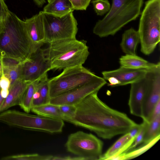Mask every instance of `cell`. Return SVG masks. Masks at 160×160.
<instances>
[{
  "label": "cell",
  "instance_id": "cell-1",
  "mask_svg": "<svg viewBox=\"0 0 160 160\" xmlns=\"http://www.w3.org/2000/svg\"><path fill=\"white\" fill-rule=\"evenodd\" d=\"M92 93L75 105L72 124L89 130L106 139L125 134L137 124L126 114L112 108Z\"/></svg>",
  "mask_w": 160,
  "mask_h": 160
},
{
  "label": "cell",
  "instance_id": "cell-2",
  "mask_svg": "<svg viewBox=\"0 0 160 160\" xmlns=\"http://www.w3.org/2000/svg\"><path fill=\"white\" fill-rule=\"evenodd\" d=\"M37 48L29 35L24 21L10 11L3 21L0 33L2 54L22 62Z\"/></svg>",
  "mask_w": 160,
  "mask_h": 160
},
{
  "label": "cell",
  "instance_id": "cell-3",
  "mask_svg": "<svg viewBox=\"0 0 160 160\" xmlns=\"http://www.w3.org/2000/svg\"><path fill=\"white\" fill-rule=\"evenodd\" d=\"M48 44L44 51L50 70L82 65L89 54L87 41L84 40L64 39Z\"/></svg>",
  "mask_w": 160,
  "mask_h": 160
},
{
  "label": "cell",
  "instance_id": "cell-4",
  "mask_svg": "<svg viewBox=\"0 0 160 160\" xmlns=\"http://www.w3.org/2000/svg\"><path fill=\"white\" fill-rule=\"evenodd\" d=\"M143 0H112L109 12L98 20L93 32L100 38L113 36L141 13Z\"/></svg>",
  "mask_w": 160,
  "mask_h": 160
},
{
  "label": "cell",
  "instance_id": "cell-5",
  "mask_svg": "<svg viewBox=\"0 0 160 160\" xmlns=\"http://www.w3.org/2000/svg\"><path fill=\"white\" fill-rule=\"evenodd\" d=\"M141 51L144 55L152 53L160 40V0H148L142 12L138 31Z\"/></svg>",
  "mask_w": 160,
  "mask_h": 160
},
{
  "label": "cell",
  "instance_id": "cell-6",
  "mask_svg": "<svg viewBox=\"0 0 160 160\" xmlns=\"http://www.w3.org/2000/svg\"><path fill=\"white\" fill-rule=\"evenodd\" d=\"M0 122L10 126L50 134L61 132L64 125L62 120L15 110H7L0 113Z\"/></svg>",
  "mask_w": 160,
  "mask_h": 160
},
{
  "label": "cell",
  "instance_id": "cell-7",
  "mask_svg": "<svg viewBox=\"0 0 160 160\" xmlns=\"http://www.w3.org/2000/svg\"><path fill=\"white\" fill-rule=\"evenodd\" d=\"M96 76L82 65L65 69L58 75L49 79L50 98H53L83 85Z\"/></svg>",
  "mask_w": 160,
  "mask_h": 160
},
{
  "label": "cell",
  "instance_id": "cell-8",
  "mask_svg": "<svg viewBox=\"0 0 160 160\" xmlns=\"http://www.w3.org/2000/svg\"><path fill=\"white\" fill-rule=\"evenodd\" d=\"M43 22L45 43L76 38L78 28L73 12L58 16L40 11Z\"/></svg>",
  "mask_w": 160,
  "mask_h": 160
},
{
  "label": "cell",
  "instance_id": "cell-9",
  "mask_svg": "<svg viewBox=\"0 0 160 160\" xmlns=\"http://www.w3.org/2000/svg\"><path fill=\"white\" fill-rule=\"evenodd\" d=\"M65 146L68 152L84 160H100L102 142L91 133L79 131L70 134Z\"/></svg>",
  "mask_w": 160,
  "mask_h": 160
},
{
  "label": "cell",
  "instance_id": "cell-10",
  "mask_svg": "<svg viewBox=\"0 0 160 160\" xmlns=\"http://www.w3.org/2000/svg\"><path fill=\"white\" fill-rule=\"evenodd\" d=\"M50 70L44 49L39 48L21 63L20 79L29 82H33L42 78Z\"/></svg>",
  "mask_w": 160,
  "mask_h": 160
},
{
  "label": "cell",
  "instance_id": "cell-11",
  "mask_svg": "<svg viewBox=\"0 0 160 160\" xmlns=\"http://www.w3.org/2000/svg\"><path fill=\"white\" fill-rule=\"evenodd\" d=\"M107 83L103 78L97 76L83 85L50 98L49 103L58 106L64 104L75 105L89 94L98 92Z\"/></svg>",
  "mask_w": 160,
  "mask_h": 160
},
{
  "label": "cell",
  "instance_id": "cell-12",
  "mask_svg": "<svg viewBox=\"0 0 160 160\" xmlns=\"http://www.w3.org/2000/svg\"><path fill=\"white\" fill-rule=\"evenodd\" d=\"M149 86L143 100L142 108L143 120L148 122L153 110L160 101V63L154 68L148 69Z\"/></svg>",
  "mask_w": 160,
  "mask_h": 160
},
{
  "label": "cell",
  "instance_id": "cell-13",
  "mask_svg": "<svg viewBox=\"0 0 160 160\" xmlns=\"http://www.w3.org/2000/svg\"><path fill=\"white\" fill-rule=\"evenodd\" d=\"M148 69H132L120 66L112 70L103 71V78L108 81L109 86L114 87L131 84L144 78Z\"/></svg>",
  "mask_w": 160,
  "mask_h": 160
},
{
  "label": "cell",
  "instance_id": "cell-14",
  "mask_svg": "<svg viewBox=\"0 0 160 160\" xmlns=\"http://www.w3.org/2000/svg\"><path fill=\"white\" fill-rule=\"evenodd\" d=\"M149 84L147 72L144 78L130 84L128 105L130 112L132 115L142 117V103L148 90Z\"/></svg>",
  "mask_w": 160,
  "mask_h": 160
},
{
  "label": "cell",
  "instance_id": "cell-15",
  "mask_svg": "<svg viewBox=\"0 0 160 160\" xmlns=\"http://www.w3.org/2000/svg\"><path fill=\"white\" fill-rule=\"evenodd\" d=\"M29 35L33 43L38 48L45 43V34L41 12L24 21Z\"/></svg>",
  "mask_w": 160,
  "mask_h": 160
},
{
  "label": "cell",
  "instance_id": "cell-16",
  "mask_svg": "<svg viewBox=\"0 0 160 160\" xmlns=\"http://www.w3.org/2000/svg\"><path fill=\"white\" fill-rule=\"evenodd\" d=\"M30 83L19 79L11 86L9 88L8 94L2 106L0 112L5 111L12 106L19 105L23 95Z\"/></svg>",
  "mask_w": 160,
  "mask_h": 160
},
{
  "label": "cell",
  "instance_id": "cell-17",
  "mask_svg": "<svg viewBox=\"0 0 160 160\" xmlns=\"http://www.w3.org/2000/svg\"><path fill=\"white\" fill-rule=\"evenodd\" d=\"M135 138H129L128 132L118 139L102 155L100 160H112L125 152L133 142Z\"/></svg>",
  "mask_w": 160,
  "mask_h": 160
},
{
  "label": "cell",
  "instance_id": "cell-18",
  "mask_svg": "<svg viewBox=\"0 0 160 160\" xmlns=\"http://www.w3.org/2000/svg\"><path fill=\"white\" fill-rule=\"evenodd\" d=\"M49 79L47 73L39 79L33 96L32 108L49 103Z\"/></svg>",
  "mask_w": 160,
  "mask_h": 160
},
{
  "label": "cell",
  "instance_id": "cell-19",
  "mask_svg": "<svg viewBox=\"0 0 160 160\" xmlns=\"http://www.w3.org/2000/svg\"><path fill=\"white\" fill-rule=\"evenodd\" d=\"M140 40L138 31L132 28L125 31L122 35L120 44L122 52L125 54L136 55V49Z\"/></svg>",
  "mask_w": 160,
  "mask_h": 160
},
{
  "label": "cell",
  "instance_id": "cell-20",
  "mask_svg": "<svg viewBox=\"0 0 160 160\" xmlns=\"http://www.w3.org/2000/svg\"><path fill=\"white\" fill-rule=\"evenodd\" d=\"M121 67L132 69H149L155 67L157 63H151L136 55L125 54L119 58Z\"/></svg>",
  "mask_w": 160,
  "mask_h": 160
},
{
  "label": "cell",
  "instance_id": "cell-21",
  "mask_svg": "<svg viewBox=\"0 0 160 160\" xmlns=\"http://www.w3.org/2000/svg\"><path fill=\"white\" fill-rule=\"evenodd\" d=\"M74 11L73 6L69 0H51L44 6L42 11L62 16Z\"/></svg>",
  "mask_w": 160,
  "mask_h": 160
},
{
  "label": "cell",
  "instance_id": "cell-22",
  "mask_svg": "<svg viewBox=\"0 0 160 160\" xmlns=\"http://www.w3.org/2000/svg\"><path fill=\"white\" fill-rule=\"evenodd\" d=\"M31 111L38 115L67 122L66 119L60 111L59 106L50 103L33 107Z\"/></svg>",
  "mask_w": 160,
  "mask_h": 160
},
{
  "label": "cell",
  "instance_id": "cell-23",
  "mask_svg": "<svg viewBox=\"0 0 160 160\" xmlns=\"http://www.w3.org/2000/svg\"><path fill=\"white\" fill-rule=\"evenodd\" d=\"M158 136L149 142L142 145L128 152H123L113 159L112 160H128L141 155L152 147L159 139Z\"/></svg>",
  "mask_w": 160,
  "mask_h": 160
},
{
  "label": "cell",
  "instance_id": "cell-24",
  "mask_svg": "<svg viewBox=\"0 0 160 160\" xmlns=\"http://www.w3.org/2000/svg\"><path fill=\"white\" fill-rule=\"evenodd\" d=\"M39 79L29 83L19 104L21 108L27 113L31 111L33 96Z\"/></svg>",
  "mask_w": 160,
  "mask_h": 160
},
{
  "label": "cell",
  "instance_id": "cell-25",
  "mask_svg": "<svg viewBox=\"0 0 160 160\" xmlns=\"http://www.w3.org/2000/svg\"><path fill=\"white\" fill-rule=\"evenodd\" d=\"M160 136V116L150 121L146 128L142 144L147 143Z\"/></svg>",
  "mask_w": 160,
  "mask_h": 160
},
{
  "label": "cell",
  "instance_id": "cell-26",
  "mask_svg": "<svg viewBox=\"0 0 160 160\" xmlns=\"http://www.w3.org/2000/svg\"><path fill=\"white\" fill-rule=\"evenodd\" d=\"M52 156L43 155L37 153L9 156L2 158V160H51Z\"/></svg>",
  "mask_w": 160,
  "mask_h": 160
},
{
  "label": "cell",
  "instance_id": "cell-27",
  "mask_svg": "<svg viewBox=\"0 0 160 160\" xmlns=\"http://www.w3.org/2000/svg\"><path fill=\"white\" fill-rule=\"evenodd\" d=\"M91 2L95 12L98 16H102L107 13L111 6L108 0H93Z\"/></svg>",
  "mask_w": 160,
  "mask_h": 160
},
{
  "label": "cell",
  "instance_id": "cell-28",
  "mask_svg": "<svg viewBox=\"0 0 160 160\" xmlns=\"http://www.w3.org/2000/svg\"><path fill=\"white\" fill-rule=\"evenodd\" d=\"M20 65L18 66L11 68L2 67L3 74L9 80L10 86L16 80L20 79Z\"/></svg>",
  "mask_w": 160,
  "mask_h": 160
},
{
  "label": "cell",
  "instance_id": "cell-29",
  "mask_svg": "<svg viewBox=\"0 0 160 160\" xmlns=\"http://www.w3.org/2000/svg\"><path fill=\"white\" fill-rule=\"evenodd\" d=\"M60 111L66 119L67 122L72 124L73 120L76 114L75 105L64 104L59 106Z\"/></svg>",
  "mask_w": 160,
  "mask_h": 160
},
{
  "label": "cell",
  "instance_id": "cell-30",
  "mask_svg": "<svg viewBox=\"0 0 160 160\" xmlns=\"http://www.w3.org/2000/svg\"><path fill=\"white\" fill-rule=\"evenodd\" d=\"M142 123V127L140 130L135 137L132 144L125 152H128L133 149L136 148L138 145L142 143L145 132L148 122L143 120V122Z\"/></svg>",
  "mask_w": 160,
  "mask_h": 160
},
{
  "label": "cell",
  "instance_id": "cell-31",
  "mask_svg": "<svg viewBox=\"0 0 160 160\" xmlns=\"http://www.w3.org/2000/svg\"><path fill=\"white\" fill-rule=\"evenodd\" d=\"M2 67L11 68L19 66L22 62L14 58L2 54Z\"/></svg>",
  "mask_w": 160,
  "mask_h": 160
},
{
  "label": "cell",
  "instance_id": "cell-32",
  "mask_svg": "<svg viewBox=\"0 0 160 160\" xmlns=\"http://www.w3.org/2000/svg\"><path fill=\"white\" fill-rule=\"evenodd\" d=\"M76 10H86L92 0H69Z\"/></svg>",
  "mask_w": 160,
  "mask_h": 160
},
{
  "label": "cell",
  "instance_id": "cell-33",
  "mask_svg": "<svg viewBox=\"0 0 160 160\" xmlns=\"http://www.w3.org/2000/svg\"><path fill=\"white\" fill-rule=\"evenodd\" d=\"M9 11L4 0H0V18L2 21L6 18Z\"/></svg>",
  "mask_w": 160,
  "mask_h": 160
},
{
  "label": "cell",
  "instance_id": "cell-34",
  "mask_svg": "<svg viewBox=\"0 0 160 160\" xmlns=\"http://www.w3.org/2000/svg\"><path fill=\"white\" fill-rule=\"evenodd\" d=\"M10 85L9 80L3 74L0 79V88L1 89H8Z\"/></svg>",
  "mask_w": 160,
  "mask_h": 160
},
{
  "label": "cell",
  "instance_id": "cell-35",
  "mask_svg": "<svg viewBox=\"0 0 160 160\" xmlns=\"http://www.w3.org/2000/svg\"><path fill=\"white\" fill-rule=\"evenodd\" d=\"M160 116V101L155 105L152 113L148 123L157 117Z\"/></svg>",
  "mask_w": 160,
  "mask_h": 160
},
{
  "label": "cell",
  "instance_id": "cell-36",
  "mask_svg": "<svg viewBox=\"0 0 160 160\" xmlns=\"http://www.w3.org/2000/svg\"><path fill=\"white\" fill-rule=\"evenodd\" d=\"M51 160H84L82 158L78 157L66 156L64 157L52 156Z\"/></svg>",
  "mask_w": 160,
  "mask_h": 160
},
{
  "label": "cell",
  "instance_id": "cell-37",
  "mask_svg": "<svg viewBox=\"0 0 160 160\" xmlns=\"http://www.w3.org/2000/svg\"><path fill=\"white\" fill-rule=\"evenodd\" d=\"M0 92L3 98H5L8 94L9 90L1 89Z\"/></svg>",
  "mask_w": 160,
  "mask_h": 160
},
{
  "label": "cell",
  "instance_id": "cell-38",
  "mask_svg": "<svg viewBox=\"0 0 160 160\" xmlns=\"http://www.w3.org/2000/svg\"><path fill=\"white\" fill-rule=\"evenodd\" d=\"M36 4L39 7H41L45 3V0H33Z\"/></svg>",
  "mask_w": 160,
  "mask_h": 160
},
{
  "label": "cell",
  "instance_id": "cell-39",
  "mask_svg": "<svg viewBox=\"0 0 160 160\" xmlns=\"http://www.w3.org/2000/svg\"><path fill=\"white\" fill-rule=\"evenodd\" d=\"M3 74L2 66V54L0 51V79ZM1 89L0 88V91Z\"/></svg>",
  "mask_w": 160,
  "mask_h": 160
},
{
  "label": "cell",
  "instance_id": "cell-40",
  "mask_svg": "<svg viewBox=\"0 0 160 160\" xmlns=\"http://www.w3.org/2000/svg\"><path fill=\"white\" fill-rule=\"evenodd\" d=\"M0 91H1V90L0 91V112H1L0 110H1V108L2 106V104L4 100L5 99V98H3L1 94V93Z\"/></svg>",
  "mask_w": 160,
  "mask_h": 160
},
{
  "label": "cell",
  "instance_id": "cell-41",
  "mask_svg": "<svg viewBox=\"0 0 160 160\" xmlns=\"http://www.w3.org/2000/svg\"><path fill=\"white\" fill-rule=\"evenodd\" d=\"M3 27V21L0 18V33L1 32Z\"/></svg>",
  "mask_w": 160,
  "mask_h": 160
},
{
  "label": "cell",
  "instance_id": "cell-42",
  "mask_svg": "<svg viewBox=\"0 0 160 160\" xmlns=\"http://www.w3.org/2000/svg\"><path fill=\"white\" fill-rule=\"evenodd\" d=\"M48 2H50L51 0H47Z\"/></svg>",
  "mask_w": 160,
  "mask_h": 160
}]
</instances>
